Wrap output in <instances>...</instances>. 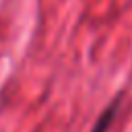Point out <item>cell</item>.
I'll list each match as a JSON object with an SVG mask.
<instances>
[{"label":"cell","instance_id":"1","mask_svg":"<svg viewBox=\"0 0 132 132\" xmlns=\"http://www.w3.org/2000/svg\"><path fill=\"white\" fill-rule=\"evenodd\" d=\"M120 101H122V95H118V97L105 107V111L99 116V120L95 122V126H93L91 132H107V130H109V126H111V122H113V118H116V113H118V109H120Z\"/></svg>","mask_w":132,"mask_h":132}]
</instances>
